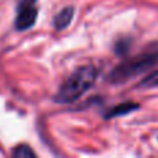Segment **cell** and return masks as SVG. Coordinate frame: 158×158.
I'll return each instance as SVG.
<instances>
[{"label": "cell", "mask_w": 158, "mask_h": 158, "mask_svg": "<svg viewBox=\"0 0 158 158\" xmlns=\"http://www.w3.org/2000/svg\"><path fill=\"white\" fill-rule=\"evenodd\" d=\"M96 77H97V71L94 67L86 65L78 68L60 87V92L56 96V100L61 104L74 103L93 86Z\"/></svg>", "instance_id": "6da1fadb"}, {"label": "cell", "mask_w": 158, "mask_h": 158, "mask_svg": "<svg viewBox=\"0 0 158 158\" xmlns=\"http://www.w3.org/2000/svg\"><path fill=\"white\" fill-rule=\"evenodd\" d=\"M158 60V43H153L147 46V49L143 50L140 54L131 60L118 65L110 75V81L114 83H122L128 79L136 77L148 67H151Z\"/></svg>", "instance_id": "7a4b0ae2"}, {"label": "cell", "mask_w": 158, "mask_h": 158, "mask_svg": "<svg viewBox=\"0 0 158 158\" xmlns=\"http://www.w3.org/2000/svg\"><path fill=\"white\" fill-rule=\"evenodd\" d=\"M36 18H38V10L33 6H21L18 11V15L15 19V27L17 29H28L35 24Z\"/></svg>", "instance_id": "3957f363"}, {"label": "cell", "mask_w": 158, "mask_h": 158, "mask_svg": "<svg viewBox=\"0 0 158 158\" xmlns=\"http://www.w3.org/2000/svg\"><path fill=\"white\" fill-rule=\"evenodd\" d=\"M72 17H74V8L72 7L64 8V10L60 11V13L57 14V17L54 18V28L58 31L67 28L69 25V22H71Z\"/></svg>", "instance_id": "277c9868"}, {"label": "cell", "mask_w": 158, "mask_h": 158, "mask_svg": "<svg viewBox=\"0 0 158 158\" xmlns=\"http://www.w3.org/2000/svg\"><path fill=\"white\" fill-rule=\"evenodd\" d=\"M137 108H139V106H137V104H133V103H123V104H119V106H117L115 108L110 110L108 114H107V118L125 115V114H128V112L133 111V110H137Z\"/></svg>", "instance_id": "5b68a950"}, {"label": "cell", "mask_w": 158, "mask_h": 158, "mask_svg": "<svg viewBox=\"0 0 158 158\" xmlns=\"http://www.w3.org/2000/svg\"><path fill=\"white\" fill-rule=\"evenodd\" d=\"M13 156L17 158H33L35 157V153H33L28 146H18V147L14 150Z\"/></svg>", "instance_id": "8992f818"}, {"label": "cell", "mask_w": 158, "mask_h": 158, "mask_svg": "<svg viewBox=\"0 0 158 158\" xmlns=\"http://www.w3.org/2000/svg\"><path fill=\"white\" fill-rule=\"evenodd\" d=\"M140 86L142 87H156V86H158V71L148 75V77L140 83Z\"/></svg>", "instance_id": "52a82bcc"}, {"label": "cell", "mask_w": 158, "mask_h": 158, "mask_svg": "<svg viewBox=\"0 0 158 158\" xmlns=\"http://www.w3.org/2000/svg\"><path fill=\"white\" fill-rule=\"evenodd\" d=\"M32 3H35V0H19V7L21 6H32Z\"/></svg>", "instance_id": "ba28073f"}]
</instances>
